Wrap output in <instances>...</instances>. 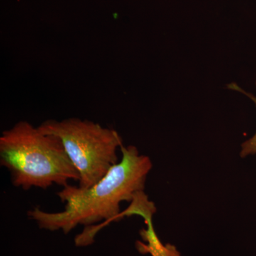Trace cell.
<instances>
[{
    "label": "cell",
    "instance_id": "cell-1",
    "mask_svg": "<svg viewBox=\"0 0 256 256\" xmlns=\"http://www.w3.org/2000/svg\"><path fill=\"white\" fill-rule=\"evenodd\" d=\"M122 158L100 181L92 188L66 185L56 195L64 204L60 212H46L35 207L28 216L45 230H62L68 234L77 226L92 227L104 222L100 226L120 220V204L132 201L136 194L144 191L146 176L152 168L149 156L139 153L130 146L120 148ZM95 228L86 229L76 238V244L85 246L94 242Z\"/></svg>",
    "mask_w": 256,
    "mask_h": 256
},
{
    "label": "cell",
    "instance_id": "cell-2",
    "mask_svg": "<svg viewBox=\"0 0 256 256\" xmlns=\"http://www.w3.org/2000/svg\"><path fill=\"white\" fill-rule=\"evenodd\" d=\"M0 164L10 172L16 188L28 190L64 186L80 176L62 140L42 132L28 121H20L0 137Z\"/></svg>",
    "mask_w": 256,
    "mask_h": 256
},
{
    "label": "cell",
    "instance_id": "cell-3",
    "mask_svg": "<svg viewBox=\"0 0 256 256\" xmlns=\"http://www.w3.org/2000/svg\"><path fill=\"white\" fill-rule=\"evenodd\" d=\"M38 128L62 140L80 176V188H92L118 162L117 150L124 144L114 129L76 118L47 120Z\"/></svg>",
    "mask_w": 256,
    "mask_h": 256
},
{
    "label": "cell",
    "instance_id": "cell-4",
    "mask_svg": "<svg viewBox=\"0 0 256 256\" xmlns=\"http://www.w3.org/2000/svg\"><path fill=\"white\" fill-rule=\"evenodd\" d=\"M156 208L152 202L150 201L144 191L138 192L130 202L127 210L121 213V216H132L133 215L142 217L146 226L142 228L140 235L143 242L137 240L136 248L142 254H150L151 256H182L176 246L168 244L164 245L161 242L153 226L152 216Z\"/></svg>",
    "mask_w": 256,
    "mask_h": 256
},
{
    "label": "cell",
    "instance_id": "cell-5",
    "mask_svg": "<svg viewBox=\"0 0 256 256\" xmlns=\"http://www.w3.org/2000/svg\"><path fill=\"white\" fill-rule=\"evenodd\" d=\"M228 88L232 89V90H238V92L245 94V95H246L248 97L250 98L254 101V104L256 106V97L252 95V94H248V92L242 90V88L239 87L236 84H229ZM240 156L242 158H246V156H256V132L250 139L242 143Z\"/></svg>",
    "mask_w": 256,
    "mask_h": 256
}]
</instances>
